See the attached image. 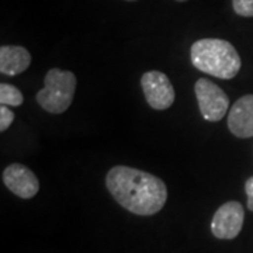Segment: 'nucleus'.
I'll return each mask as SVG.
<instances>
[{"instance_id":"obj_4","label":"nucleus","mask_w":253,"mask_h":253,"mask_svg":"<svg viewBox=\"0 0 253 253\" xmlns=\"http://www.w3.org/2000/svg\"><path fill=\"white\" fill-rule=\"evenodd\" d=\"M194 93L204 120L217 123L225 117L229 109V99L218 84L208 79H199L194 84Z\"/></svg>"},{"instance_id":"obj_11","label":"nucleus","mask_w":253,"mask_h":253,"mask_svg":"<svg viewBox=\"0 0 253 253\" xmlns=\"http://www.w3.org/2000/svg\"><path fill=\"white\" fill-rule=\"evenodd\" d=\"M232 7L241 17H253V0H232Z\"/></svg>"},{"instance_id":"obj_10","label":"nucleus","mask_w":253,"mask_h":253,"mask_svg":"<svg viewBox=\"0 0 253 253\" xmlns=\"http://www.w3.org/2000/svg\"><path fill=\"white\" fill-rule=\"evenodd\" d=\"M23 101H24V96L16 86L9 84V83L0 84V103H1V106L18 107L23 104Z\"/></svg>"},{"instance_id":"obj_15","label":"nucleus","mask_w":253,"mask_h":253,"mask_svg":"<svg viewBox=\"0 0 253 253\" xmlns=\"http://www.w3.org/2000/svg\"><path fill=\"white\" fill-rule=\"evenodd\" d=\"M126 1H136V0H126Z\"/></svg>"},{"instance_id":"obj_9","label":"nucleus","mask_w":253,"mask_h":253,"mask_svg":"<svg viewBox=\"0 0 253 253\" xmlns=\"http://www.w3.org/2000/svg\"><path fill=\"white\" fill-rule=\"evenodd\" d=\"M31 65V55L21 45H1L0 48V72L7 76H17L26 72Z\"/></svg>"},{"instance_id":"obj_6","label":"nucleus","mask_w":253,"mask_h":253,"mask_svg":"<svg viewBox=\"0 0 253 253\" xmlns=\"http://www.w3.org/2000/svg\"><path fill=\"white\" fill-rule=\"evenodd\" d=\"M245 211L241 203L226 201L218 208L211 221V232L218 239H235L241 234Z\"/></svg>"},{"instance_id":"obj_2","label":"nucleus","mask_w":253,"mask_h":253,"mask_svg":"<svg viewBox=\"0 0 253 253\" xmlns=\"http://www.w3.org/2000/svg\"><path fill=\"white\" fill-rule=\"evenodd\" d=\"M194 68L219 79H232L241 71V56L235 46L225 40L203 38L190 48Z\"/></svg>"},{"instance_id":"obj_13","label":"nucleus","mask_w":253,"mask_h":253,"mask_svg":"<svg viewBox=\"0 0 253 253\" xmlns=\"http://www.w3.org/2000/svg\"><path fill=\"white\" fill-rule=\"evenodd\" d=\"M245 191L248 196V208L253 211V176L249 177L246 183H245Z\"/></svg>"},{"instance_id":"obj_7","label":"nucleus","mask_w":253,"mask_h":253,"mask_svg":"<svg viewBox=\"0 0 253 253\" xmlns=\"http://www.w3.org/2000/svg\"><path fill=\"white\" fill-rule=\"evenodd\" d=\"M3 183L13 194L23 200L33 199L40 190L36 173L21 163H11L3 170Z\"/></svg>"},{"instance_id":"obj_5","label":"nucleus","mask_w":253,"mask_h":253,"mask_svg":"<svg viewBox=\"0 0 253 253\" xmlns=\"http://www.w3.org/2000/svg\"><path fill=\"white\" fill-rule=\"evenodd\" d=\"M141 87L148 104L154 110L163 111L174 103V87L170 79L159 71L145 72L141 78Z\"/></svg>"},{"instance_id":"obj_14","label":"nucleus","mask_w":253,"mask_h":253,"mask_svg":"<svg viewBox=\"0 0 253 253\" xmlns=\"http://www.w3.org/2000/svg\"><path fill=\"white\" fill-rule=\"evenodd\" d=\"M176 1H180V3H183V1H189V0H176Z\"/></svg>"},{"instance_id":"obj_3","label":"nucleus","mask_w":253,"mask_h":253,"mask_svg":"<svg viewBox=\"0 0 253 253\" xmlns=\"http://www.w3.org/2000/svg\"><path fill=\"white\" fill-rule=\"evenodd\" d=\"M76 90V76L71 71L52 68L44 78V87L38 90L37 103L51 114H62L71 107Z\"/></svg>"},{"instance_id":"obj_8","label":"nucleus","mask_w":253,"mask_h":253,"mask_svg":"<svg viewBox=\"0 0 253 253\" xmlns=\"http://www.w3.org/2000/svg\"><path fill=\"white\" fill-rule=\"evenodd\" d=\"M228 128L238 138L253 136V94L238 99L228 111Z\"/></svg>"},{"instance_id":"obj_12","label":"nucleus","mask_w":253,"mask_h":253,"mask_svg":"<svg viewBox=\"0 0 253 253\" xmlns=\"http://www.w3.org/2000/svg\"><path fill=\"white\" fill-rule=\"evenodd\" d=\"M13 121H14V113L7 106H1L0 107V131L4 132L11 126Z\"/></svg>"},{"instance_id":"obj_1","label":"nucleus","mask_w":253,"mask_h":253,"mask_svg":"<svg viewBox=\"0 0 253 253\" xmlns=\"http://www.w3.org/2000/svg\"><path fill=\"white\" fill-rule=\"evenodd\" d=\"M106 186L113 199L135 215H155L168 200V187L162 179L129 166L111 168Z\"/></svg>"}]
</instances>
